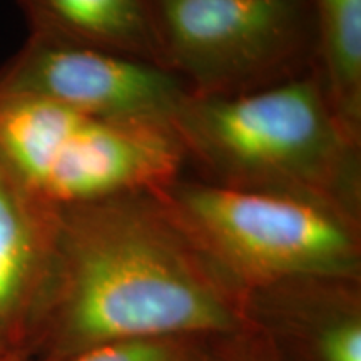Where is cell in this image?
I'll return each mask as SVG.
<instances>
[{"instance_id": "8", "label": "cell", "mask_w": 361, "mask_h": 361, "mask_svg": "<svg viewBox=\"0 0 361 361\" xmlns=\"http://www.w3.org/2000/svg\"><path fill=\"white\" fill-rule=\"evenodd\" d=\"M57 206L0 164V341L22 348L51 268Z\"/></svg>"}, {"instance_id": "10", "label": "cell", "mask_w": 361, "mask_h": 361, "mask_svg": "<svg viewBox=\"0 0 361 361\" xmlns=\"http://www.w3.org/2000/svg\"><path fill=\"white\" fill-rule=\"evenodd\" d=\"M316 74L333 111L361 139V0H313Z\"/></svg>"}, {"instance_id": "14", "label": "cell", "mask_w": 361, "mask_h": 361, "mask_svg": "<svg viewBox=\"0 0 361 361\" xmlns=\"http://www.w3.org/2000/svg\"><path fill=\"white\" fill-rule=\"evenodd\" d=\"M8 350H12V348H8V346H7V345H4V343H2V341H0V356H2V355H6Z\"/></svg>"}, {"instance_id": "11", "label": "cell", "mask_w": 361, "mask_h": 361, "mask_svg": "<svg viewBox=\"0 0 361 361\" xmlns=\"http://www.w3.org/2000/svg\"><path fill=\"white\" fill-rule=\"evenodd\" d=\"M218 338L202 335L130 338L94 346L69 361H211Z\"/></svg>"}, {"instance_id": "9", "label": "cell", "mask_w": 361, "mask_h": 361, "mask_svg": "<svg viewBox=\"0 0 361 361\" xmlns=\"http://www.w3.org/2000/svg\"><path fill=\"white\" fill-rule=\"evenodd\" d=\"M29 34L164 67L154 0H16ZM166 69V67H164Z\"/></svg>"}, {"instance_id": "4", "label": "cell", "mask_w": 361, "mask_h": 361, "mask_svg": "<svg viewBox=\"0 0 361 361\" xmlns=\"http://www.w3.org/2000/svg\"><path fill=\"white\" fill-rule=\"evenodd\" d=\"M154 191L243 293L301 274L361 276V221L331 207L218 186L186 173Z\"/></svg>"}, {"instance_id": "7", "label": "cell", "mask_w": 361, "mask_h": 361, "mask_svg": "<svg viewBox=\"0 0 361 361\" xmlns=\"http://www.w3.org/2000/svg\"><path fill=\"white\" fill-rule=\"evenodd\" d=\"M243 310L283 361H361V276L284 278L243 293Z\"/></svg>"}, {"instance_id": "1", "label": "cell", "mask_w": 361, "mask_h": 361, "mask_svg": "<svg viewBox=\"0 0 361 361\" xmlns=\"http://www.w3.org/2000/svg\"><path fill=\"white\" fill-rule=\"evenodd\" d=\"M246 326L243 291L144 189L57 206L51 268L22 348L30 361H69L111 341Z\"/></svg>"}, {"instance_id": "12", "label": "cell", "mask_w": 361, "mask_h": 361, "mask_svg": "<svg viewBox=\"0 0 361 361\" xmlns=\"http://www.w3.org/2000/svg\"><path fill=\"white\" fill-rule=\"evenodd\" d=\"M211 361H283L268 340L246 326L218 338Z\"/></svg>"}, {"instance_id": "5", "label": "cell", "mask_w": 361, "mask_h": 361, "mask_svg": "<svg viewBox=\"0 0 361 361\" xmlns=\"http://www.w3.org/2000/svg\"><path fill=\"white\" fill-rule=\"evenodd\" d=\"M162 62L196 97H234L316 71L313 0H154Z\"/></svg>"}, {"instance_id": "13", "label": "cell", "mask_w": 361, "mask_h": 361, "mask_svg": "<svg viewBox=\"0 0 361 361\" xmlns=\"http://www.w3.org/2000/svg\"><path fill=\"white\" fill-rule=\"evenodd\" d=\"M0 361H30L24 348H12L6 355L0 356Z\"/></svg>"}, {"instance_id": "6", "label": "cell", "mask_w": 361, "mask_h": 361, "mask_svg": "<svg viewBox=\"0 0 361 361\" xmlns=\"http://www.w3.org/2000/svg\"><path fill=\"white\" fill-rule=\"evenodd\" d=\"M0 96L42 99L107 119L173 123L191 94L161 66L29 34L0 66Z\"/></svg>"}, {"instance_id": "3", "label": "cell", "mask_w": 361, "mask_h": 361, "mask_svg": "<svg viewBox=\"0 0 361 361\" xmlns=\"http://www.w3.org/2000/svg\"><path fill=\"white\" fill-rule=\"evenodd\" d=\"M0 164L52 206L156 189L186 173L173 123L107 119L27 96H0Z\"/></svg>"}, {"instance_id": "2", "label": "cell", "mask_w": 361, "mask_h": 361, "mask_svg": "<svg viewBox=\"0 0 361 361\" xmlns=\"http://www.w3.org/2000/svg\"><path fill=\"white\" fill-rule=\"evenodd\" d=\"M173 126L192 178L361 221V139L338 119L316 71L243 96H189Z\"/></svg>"}]
</instances>
